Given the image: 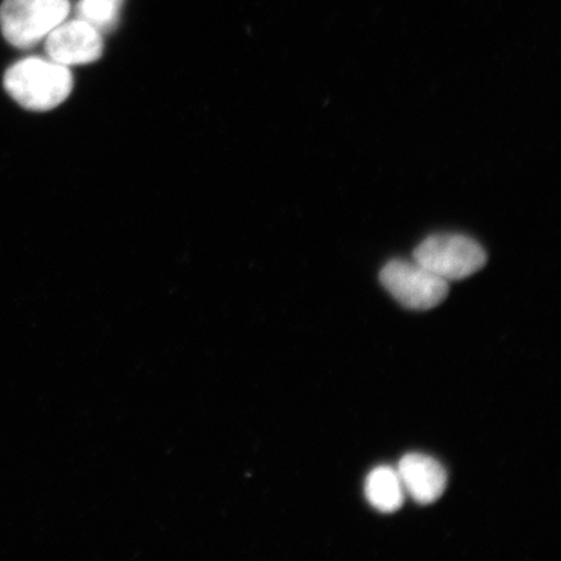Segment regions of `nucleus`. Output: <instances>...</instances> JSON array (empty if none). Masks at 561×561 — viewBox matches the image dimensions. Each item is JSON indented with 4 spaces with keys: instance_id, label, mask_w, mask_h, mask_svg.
Returning <instances> with one entry per match:
<instances>
[{
    "instance_id": "nucleus-1",
    "label": "nucleus",
    "mask_w": 561,
    "mask_h": 561,
    "mask_svg": "<svg viewBox=\"0 0 561 561\" xmlns=\"http://www.w3.org/2000/svg\"><path fill=\"white\" fill-rule=\"evenodd\" d=\"M3 82L13 101L37 112L58 107L73 89V77L68 67L35 56L13 65L7 70Z\"/></svg>"
},
{
    "instance_id": "nucleus-2",
    "label": "nucleus",
    "mask_w": 561,
    "mask_h": 561,
    "mask_svg": "<svg viewBox=\"0 0 561 561\" xmlns=\"http://www.w3.org/2000/svg\"><path fill=\"white\" fill-rule=\"evenodd\" d=\"M413 261L451 283L476 275L486 265L488 254L473 238L458 233L433 234L413 251Z\"/></svg>"
},
{
    "instance_id": "nucleus-3",
    "label": "nucleus",
    "mask_w": 561,
    "mask_h": 561,
    "mask_svg": "<svg viewBox=\"0 0 561 561\" xmlns=\"http://www.w3.org/2000/svg\"><path fill=\"white\" fill-rule=\"evenodd\" d=\"M69 12V0H3L0 30L12 46L31 48L65 23Z\"/></svg>"
},
{
    "instance_id": "nucleus-4",
    "label": "nucleus",
    "mask_w": 561,
    "mask_h": 561,
    "mask_svg": "<svg viewBox=\"0 0 561 561\" xmlns=\"http://www.w3.org/2000/svg\"><path fill=\"white\" fill-rule=\"evenodd\" d=\"M380 280L390 296L409 310H432L448 296L447 280L415 261L396 259L389 262L380 273Z\"/></svg>"
},
{
    "instance_id": "nucleus-5",
    "label": "nucleus",
    "mask_w": 561,
    "mask_h": 561,
    "mask_svg": "<svg viewBox=\"0 0 561 561\" xmlns=\"http://www.w3.org/2000/svg\"><path fill=\"white\" fill-rule=\"evenodd\" d=\"M48 59L61 66H82L103 55L102 33L81 19L65 21L46 37Z\"/></svg>"
},
{
    "instance_id": "nucleus-6",
    "label": "nucleus",
    "mask_w": 561,
    "mask_h": 561,
    "mask_svg": "<svg viewBox=\"0 0 561 561\" xmlns=\"http://www.w3.org/2000/svg\"><path fill=\"white\" fill-rule=\"evenodd\" d=\"M397 472L405 494L421 506L436 503L445 494L447 473L436 459L423 454H409L399 461Z\"/></svg>"
},
{
    "instance_id": "nucleus-7",
    "label": "nucleus",
    "mask_w": 561,
    "mask_h": 561,
    "mask_svg": "<svg viewBox=\"0 0 561 561\" xmlns=\"http://www.w3.org/2000/svg\"><path fill=\"white\" fill-rule=\"evenodd\" d=\"M364 491L370 506L381 514H394L403 507L405 491L397 469L390 467L374 469L367 477Z\"/></svg>"
},
{
    "instance_id": "nucleus-8",
    "label": "nucleus",
    "mask_w": 561,
    "mask_h": 561,
    "mask_svg": "<svg viewBox=\"0 0 561 561\" xmlns=\"http://www.w3.org/2000/svg\"><path fill=\"white\" fill-rule=\"evenodd\" d=\"M124 0H80L77 15L101 33L111 32L117 24Z\"/></svg>"
}]
</instances>
